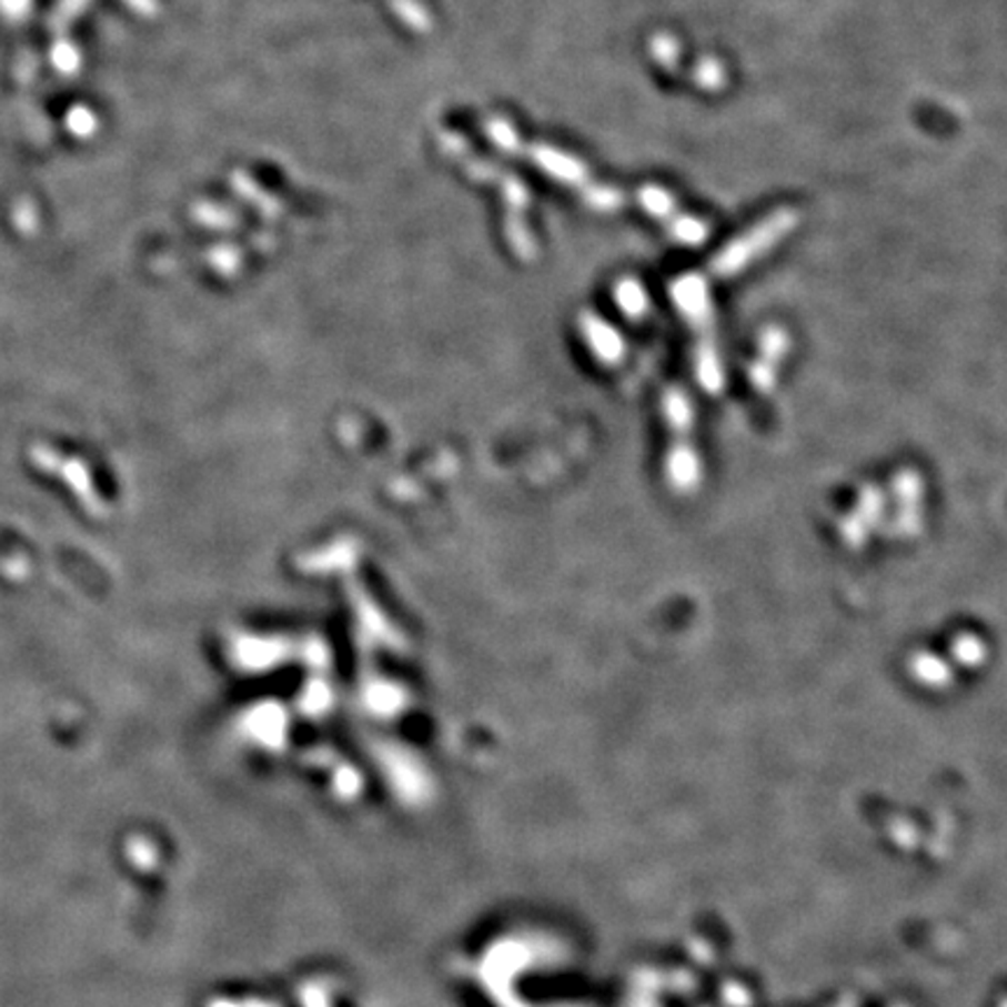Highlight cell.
Returning a JSON list of instances; mask_svg holds the SVG:
<instances>
[{"instance_id": "cell-9", "label": "cell", "mask_w": 1007, "mask_h": 1007, "mask_svg": "<svg viewBox=\"0 0 1007 1007\" xmlns=\"http://www.w3.org/2000/svg\"><path fill=\"white\" fill-rule=\"evenodd\" d=\"M949 653L954 655V658L966 665V667H975L979 663H985L987 661V644L981 637H977L975 632H964V635H958L951 646H949Z\"/></svg>"}, {"instance_id": "cell-14", "label": "cell", "mask_w": 1007, "mask_h": 1007, "mask_svg": "<svg viewBox=\"0 0 1007 1007\" xmlns=\"http://www.w3.org/2000/svg\"><path fill=\"white\" fill-rule=\"evenodd\" d=\"M73 112H75V110H73ZM73 120H75V131H78V133H89L91 127H93V117H91L89 112H84V110H78V112L73 114Z\"/></svg>"}, {"instance_id": "cell-15", "label": "cell", "mask_w": 1007, "mask_h": 1007, "mask_svg": "<svg viewBox=\"0 0 1007 1007\" xmlns=\"http://www.w3.org/2000/svg\"><path fill=\"white\" fill-rule=\"evenodd\" d=\"M0 8L8 14H23V10L29 8V0H0Z\"/></svg>"}, {"instance_id": "cell-8", "label": "cell", "mask_w": 1007, "mask_h": 1007, "mask_svg": "<svg viewBox=\"0 0 1007 1007\" xmlns=\"http://www.w3.org/2000/svg\"><path fill=\"white\" fill-rule=\"evenodd\" d=\"M672 239L684 245H702L709 236V226L693 215H674L667 222Z\"/></svg>"}, {"instance_id": "cell-13", "label": "cell", "mask_w": 1007, "mask_h": 1007, "mask_svg": "<svg viewBox=\"0 0 1007 1007\" xmlns=\"http://www.w3.org/2000/svg\"><path fill=\"white\" fill-rule=\"evenodd\" d=\"M621 303H623V309L630 313V315H640L644 313L646 309V294L644 290L637 285V283H623L621 290Z\"/></svg>"}, {"instance_id": "cell-5", "label": "cell", "mask_w": 1007, "mask_h": 1007, "mask_svg": "<svg viewBox=\"0 0 1007 1007\" xmlns=\"http://www.w3.org/2000/svg\"><path fill=\"white\" fill-rule=\"evenodd\" d=\"M791 336L779 324L763 330L756 348V358L748 364V383L761 394H769L779 381V371L788 358Z\"/></svg>"}, {"instance_id": "cell-11", "label": "cell", "mask_w": 1007, "mask_h": 1007, "mask_svg": "<svg viewBox=\"0 0 1007 1007\" xmlns=\"http://www.w3.org/2000/svg\"><path fill=\"white\" fill-rule=\"evenodd\" d=\"M693 82L702 89H707V91H716L725 84V68L718 59L714 57H705V59H699L697 66L693 68Z\"/></svg>"}, {"instance_id": "cell-3", "label": "cell", "mask_w": 1007, "mask_h": 1007, "mask_svg": "<svg viewBox=\"0 0 1007 1007\" xmlns=\"http://www.w3.org/2000/svg\"><path fill=\"white\" fill-rule=\"evenodd\" d=\"M800 213L793 208H779L769 213L752 229L739 233L728 245H723L709 262V273L714 278H733L744 269L752 266L763 254H767L779 241L798 226Z\"/></svg>"}, {"instance_id": "cell-6", "label": "cell", "mask_w": 1007, "mask_h": 1007, "mask_svg": "<svg viewBox=\"0 0 1007 1007\" xmlns=\"http://www.w3.org/2000/svg\"><path fill=\"white\" fill-rule=\"evenodd\" d=\"M886 513V497L873 483L863 485L852 511L839 521V536L849 548H863L873 532L882 525Z\"/></svg>"}, {"instance_id": "cell-2", "label": "cell", "mask_w": 1007, "mask_h": 1007, "mask_svg": "<svg viewBox=\"0 0 1007 1007\" xmlns=\"http://www.w3.org/2000/svg\"><path fill=\"white\" fill-rule=\"evenodd\" d=\"M663 413L669 430V449L665 455V476L676 495H695L705 472L695 443V406L688 392L669 385L663 392Z\"/></svg>"}, {"instance_id": "cell-1", "label": "cell", "mask_w": 1007, "mask_h": 1007, "mask_svg": "<svg viewBox=\"0 0 1007 1007\" xmlns=\"http://www.w3.org/2000/svg\"><path fill=\"white\" fill-rule=\"evenodd\" d=\"M669 294L693 334V366L697 383L707 394H721L725 387V371L707 278L699 273L678 275L669 288Z\"/></svg>"}, {"instance_id": "cell-7", "label": "cell", "mask_w": 1007, "mask_h": 1007, "mask_svg": "<svg viewBox=\"0 0 1007 1007\" xmlns=\"http://www.w3.org/2000/svg\"><path fill=\"white\" fill-rule=\"evenodd\" d=\"M907 667H909L912 676L919 678V682H924V684H933V686L949 684V678H954L949 665L940 658V655H935L930 651L912 653Z\"/></svg>"}, {"instance_id": "cell-4", "label": "cell", "mask_w": 1007, "mask_h": 1007, "mask_svg": "<svg viewBox=\"0 0 1007 1007\" xmlns=\"http://www.w3.org/2000/svg\"><path fill=\"white\" fill-rule=\"evenodd\" d=\"M894 515L888 521V534L898 538L917 536L924 527V479L915 470H900L892 481Z\"/></svg>"}, {"instance_id": "cell-12", "label": "cell", "mask_w": 1007, "mask_h": 1007, "mask_svg": "<svg viewBox=\"0 0 1007 1007\" xmlns=\"http://www.w3.org/2000/svg\"><path fill=\"white\" fill-rule=\"evenodd\" d=\"M651 52L658 59L665 68H676L678 66V44L672 36H655L651 42Z\"/></svg>"}, {"instance_id": "cell-10", "label": "cell", "mask_w": 1007, "mask_h": 1007, "mask_svg": "<svg viewBox=\"0 0 1007 1007\" xmlns=\"http://www.w3.org/2000/svg\"><path fill=\"white\" fill-rule=\"evenodd\" d=\"M644 208L648 210L651 215L655 218H661L665 222H669L674 215H676V201L669 192H665L663 187H655V184H648L646 190L640 194Z\"/></svg>"}]
</instances>
